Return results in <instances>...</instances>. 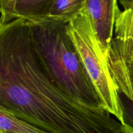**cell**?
<instances>
[{
	"label": "cell",
	"instance_id": "cell-1",
	"mask_svg": "<svg viewBox=\"0 0 133 133\" xmlns=\"http://www.w3.org/2000/svg\"><path fill=\"white\" fill-rule=\"evenodd\" d=\"M0 107L49 133H123L104 108L74 98L50 77L23 19L0 25Z\"/></svg>",
	"mask_w": 133,
	"mask_h": 133
},
{
	"label": "cell",
	"instance_id": "cell-2",
	"mask_svg": "<svg viewBox=\"0 0 133 133\" xmlns=\"http://www.w3.org/2000/svg\"><path fill=\"white\" fill-rule=\"evenodd\" d=\"M29 23L33 49L50 77L74 98L103 108L68 35V23L49 18Z\"/></svg>",
	"mask_w": 133,
	"mask_h": 133
},
{
	"label": "cell",
	"instance_id": "cell-3",
	"mask_svg": "<svg viewBox=\"0 0 133 133\" xmlns=\"http://www.w3.org/2000/svg\"><path fill=\"white\" fill-rule=\"evenodd\" d=\"M66 29L103 107L122 124L123 114L119 92L84 9L68 23Z\"/></svg>",
	"mask_w": 133,
	"mask_h": 133
},
{
	"label": "cell",
	"instance_id": "cell-4",
	"mask_svg": "<svg viewBox=\"0 0 133 133\" xmlns=\"http://www.w3.org/2000/svg\"><path fill=\"white\" fill-rule=\"evenodd\" d=\"M118 9L117 0H85L84 10L106 58L114 36Z\"/></svg>",
	"mask_w": 133,
	"mask_h": 133
},
{
	"label": "cell",
	"instance_id": "cell-5",
	"mask_svg": "<svg viewBox=\"0 0 133 133\" xmlns=\"http://www.w3.org/2000/svg\"><path fill=\"white\" fill-rule=\"evenodd\" d=\"M55 0H15L10 22L23 19L35 22L48 18Z\"/></svg>",
	"mask_w": 133,
	"mask_h": 133
},
{
	"label": "cell",
	"instance_id": "cell-6",
	"mask_svg": "<svg viewBox=\"0 0 133 133\" xmlns=\"http://www.w3.org/2000/svg\"><path fill=\"white\" fill-rule=\"evenodd\" d=\"M0 133H49L0 107Z\"/></svg>",
	"mask_w": 133,
	"mask_h": 133
},
{
	"label": "cell",
	"instance_id": "cell-7",
	"mask_svg": "<svg viewBox=\"0 0 133 133\" xmlns=\"http://www.w3.org/2000/svg\"><path fill=\"white\" fill-rule=\"evenodd\" d=\"M85 7V0H55L48 18L64 23H70Z\"/></svg>",
	"mask_w": 133,
	"mask_h": 133
},
{
	"label": "cell",
	"instance_id": "cell-8",
	"mask_svg": "<svg viewBox=\"0 0 133 133\" xmlns=\"http://www.w3.org/2000/svg\"><path fill=\"white\" fill-rule=\"evenodd\" d=\"M119 97L123 114V133H133V99L119 92Z\"/></svg>",
	"mask_w": 133,
	"mask_h": 133
},
{
	"label": "cell",
	"instance_id": "cell-9",
	"mask_svg": "<svg viewBox=\"0 0 133 133\" xmlns=\"http://www.w3.org/2000/svg\"><path fill=\"white\" fill-rule=\"evenodd\" d=\"M15 0H0V25L6 24L10 22V15Z\"/></svg>",
	"mask_w": 133,
	"mask_h": 133
},
{
	"label": "cell",
	"instance_id": "cell-10",
	"mask_svg": "<svg viewBox=\"0 0 133 133\" xmlns=\"http://www.w3.org/2000/svg\"><path fill=\"white\" fill-rule=\"evenodd\" d=\"M127 68H128L130 80H131V84L133 88V59L128 62L127 64Z\"/></svg>",
	"mask_w": 133,
	"mask_h": 133
}]
</instances>
